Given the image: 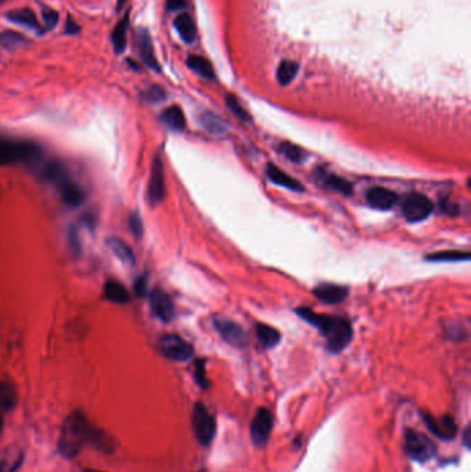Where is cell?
Returning a JSON list of instances; mask_svg holds the SVG:
<instances>
[{"label":"cell","instance_id":"cell-7","mask_svg":"<svg viewBox=\"0 0 471 472\" xmlns=\"http://www.w3.org/2000/svg\"><path fill=\"white\" fill-rule=\"evenodd\" d=\"M159 352L174 362H185L193 356V346L177 334H164L157 342Z\"/></svg>","mask_w":471,"mask_h":472},{"label":"cell","instance_id":"cell-34","mask_svg":"<svg viewBox=\"0 0 471 472\" xmlns=\"http://www.w3.org/2000/svg\"><path fill=\"white\" fill-rule=\"evenodd\" d=\"M41 22H43V29H47V30H51L57 22H58V12L52 8H43L41 10Z\"/></svg>","mask_w":471,"mask_h":472},{"label":"cell","instance_id":"cell-36","mask_svg":"<svg viewBox=\"0 0 471 472\" xmlns=\"http://www.w3.org/2000/svg\"><path fill=\"white\" fill-rule=\"evenodd\" d=\"M145 97H146V99L149 101V102H160V101H163L164 98H166V92H164V90L162 88V87H159V86H151L148 90H146V92H145Z\"/></svg>","mask_w":471,"mask_h":472},{"label":"cell","instance_id":"cell-23","mask_svg":"<svg viewBox=\"0 0 471 472\" xmlns=\"http://www.w3.org/2000/svg\"><path fill=\"white\" fill-rule=\"evenodd\" d=\"M200 124L202 127L214 135H220L224 134L228 130V124L224 119H221L220 116L211 113V112H204L200 115Z\"/></svg>","mask_w":471,"mask_h":472},{"label":"cell","instance_id":"cell-44","mask_svg":"<svg viewBox=\"0 0 471 472\" xmlns=\"http://www.w3.org/2000/svg\"><path fill=\"white\" fill-rule=\"evenodd\" d=\"M1 428H3V420H1V415H0V432H1Z\"/></svg>","mask_w":471,"mask_h":472},{"label":"cell","instance_id":"cell-42","mask_svg":"<svg viewBox=\"0 0 471 472\" xmlns=\"http://www.w3.org/2000/svg\"><path fill=\"white\" fill-rule=\"evenodd\" d=\"M124 3H126V0H116V8H117V10H122V7H123Z\"/></svg>","mask_w":471,"mask_h":472},{"label":"cell","instance_id":"cell-37","mask_svg":"<svg viewBox=\"0 0 471 472\" xmlns=\"http://www.w3.org/2000/svg\"><path fill=\"white\" fill-rule=\"evenodd\" d=\"M128 226H130V230L137 236V237H141L142 233H144V225H142V219L141 217L137 214V213H133L128 218Z\"/></svg>","mask_w":471,"mask_h":472},{"label":"cell","instance_id":"cell-10","mask_svg":"<svg viewBox=\"0 0 471 472\" xmlns=\"http://www.w3.org/2000/svg\"><path fill=\"white\" fill-rule=\"evenodd\" d=\"M214 327L220 333V335L232 346L243 348L247 344V334L240 324L227 317H214Z\"/></svg>","mask_w":471,"mask_h":472},{"label":"cell","instance_id":"cell-38","mask_svg":"<svg viewBox=\"0 0 471 472\" xmlns=\"http://www.w3.org/2000/svg\"><path fill=\"white\" fill-rule=\"evenodd\" d=\"M184 6H185L184 0H166V7L169 11L181 10Z\"/></svg>","mask_w":471,"mask_h":472},{"label":"cell","instance_id":"cell-12","mask_svg":"<svg viewBox=\"0 0 471 472\" xmlns=\"http://www.w3.org/2000/svg\"><path fill=\"white\" fill-rule=\"evenodd\" d=\"M149 305H151L153 315L164 323L171 322L175 316V308H174L173 299L162 288H155L151 291Z\"/></svg>","mask_w":471,"mask_h":472},{"label":"cell","instance_id":"cell-35","mask_svg":"<svg viewBox=\"0 0 471 472\" xmlns=\"http://www.w3.org/2000/svg\"><path fill=\"white\" fill-rule=\"evenodd\" d=\"M193 377L196 380V382L199 384V386L202 388H207L209 386V381L206 377V368H204V360L199 359L195 362V373Z\"/></svg>","mask_w":471,"mask_h":472},{"label":"cell","instance_id":"cell-5","mask_svg":"<svg viewBox=\"0 0 471 472\" xmlns=\"http://www.w3.org/2000/svg\"><path fill=\"white\" fill-rule=\"evenodd\" d=\"M405 451L406 454L419 462L428 461L435 454V444L434 442L424 433L406 429L405 431Z\"/></svg>","mask_w":471,"mask_h":472},{"label":"cell","instance_id":"cell-40","mask_svg":"<svg viewBox=\"0 0 471 472\" xmlns=\"http://www.w3.org/2000/svg\"><path fill=\"white\" fill-rule=\"evenodd\" d=\"M65 30H66V33H77L79 32V26L70 18H68L66 19V25H65Z\"/></svg>","mask_w":471,"mask_h":472},{"label":"cell","instance_id":"cell-20","mask_svg":"<svg viewBox=\"0 0 471 472\" xmlns=\"http://www.w3.org/2000/svg\"><path fill=\"white\" fill-rule=\"evenodd\" d=\"M104 297L115 304H127L130 299V294L127 288L116 282V280H108L104 286Z\"/></svg>","mask_w":471,"mask_h":472},{"label":"cell","instance_id":"cell-28","mask_svg":"<svg viewBox=\"0 0 471 472\" xmlns=\"http://www.w3.org/2000/svg\"><path fill=\"white\" fill-rule=\"evenodd\" d=\"M186 65L193 70L196 72L198 75H200L204 79H210L213 80L214 79V70H213V66L211 63L200 57V55H189L188 59H186Z\"/></svg>","mask_w":471,"mask_h":472},{"label":"cell","instance_id":"cell-19","mask_svg":"<svg viewBox=\"0 0 471 472\" xmlns=\"http://www.w3.org/2000/svg\"><path fill=\"white\" fill-rule=\"evenodd\" d=\"M127 32H128V12H126L124 17L115 25L110 33L112 46L117 54H120L126 48Z\"/></svg>","mask_w":471,"mask_h":472},{"label":"cell","instance_id":"cell-4","mask_svg":"<svg viewBox=\"0 0 471 472\" xmlns=\"http://www.w3.org/2000/svg\"><path fill=\"white\" fill-rule=\"evenodd\" d=\"M41 156V149L36 142L25 139L0 138V166L29 163Z\"/></svg>","mask_w":471,"mask_h":472},{"label":"cell","instance_id":"cell-9","mask_svg":"<svg viewBox=\"0 0 471 472\" xmlns=\"http://www.w3.org/2000/svg\"><path fill=\"white\" fill-rule=\"evenodd\" d=\"M148 200L151 204H157L163 201L166 196V181H164V168L163 161L159 156L153 159L152 167H151V175L148 182V192H146Z\"/></svg>","mask_w":471,"mask_h":472},{"label":"cell","instance_id":"cell-25","mask_svg":"<svg viewBox=\"0 0 471 472\" xmlns=\"http://www.w3.org/2000/svg\"><path fill=\"white\" fill-rule=\"evenodd\" d=\"M174 26L185 43H192L195 40L196 28L192 18L188 14H180L174 21Z\"/></svg>","mask_w":471,"mask_h":472},{"label":"cell","instance_id":"cell-21","mask_svg":"<svg viewBox=\"0 0 471 472\" xmlns=\"http://www.w3.org/2000/svg\"><path fill=\"white\" fill-rule=\"evenodd\" d=\"M163 123L174 130V131H182L185 128V116H184V112L181 110L180 106L177 105H173V106H169L166 108L162 115H160Z\"/></svg>","mask_w":471,"mask_h":472},{"label":"cell","instance_id":"cell-14","mask_svg":"<svg viewBox=\"0 0 471 472\" xmlns=\"http://www.w3.org/2000/svg\"><path fill=\"white\" fill-rule=\"evenodd\" d=\"M399 200V196L387 188L374 186L370 188L366 193V201L376 210H390L392 208Z\"/></svg>","mask_w":471,"mask_h":472},{"label":"cell","instance_id":"cell-8","mask_svg":"<svg viewBox=\"0 0 471 472\" xmlns=\"http://www.w3.org/2000/svg\"><path fill=\"white\" fill-rule=\"evenodd\" d=\"M434 210L432 201L423 193L412 192L405 197L402 204V213L407 222L416 224L427 219Z\"/></svg>","mask_w":471,"mask_h":472},{"label":"cell","instance_id":"cell-43","mask_svg":"<svg viewBox=\"0 0 471 472\" xmlns=\"http://www.w3.org/2000/svg\"><path fill=\"white\" fill-rule=\"evenodd\" d=\"M0 472H6V468H4V464L0 462Z\"/></svg>","mask_w":471,"mask_h":472},{"label":"cell","instance_id":"cell-18","mask_svg":"<svg viewBox=\"0 0 471 472\" xmlns=\"http://www.w3.org/2000/svg\"><path fill=\"white\" fill-rule=\"evenodd\" d=\"M7 19L10 22H14V23H18V25H22L25 28H29V29H33L36 30L37 33H41L43 32V26L39 23L36 15L33 14L32 10L29 8H21V10H14V11H10L7 14Z\"/></svg>","mask_w":471,"mask_h":472},{"label":"cell","instance_id":"cell-33","mask_svg":"<svg viewBox=\"0 0 471 472\" xmlns=\"http://www.w3.org/2000/svg\"><path fill=\"white\" fill-rule=\"evenodd\" d=\"M225 102H227V106L231 109V112H232L239 120L246 121V123L251 121L250 115L246 112V109L239 104V101H238L233 95H231V94L227 95V97H225Z\"/></svg>","mask_w":471,"mask_h":472},{"label":"cell","instance_id":"cell-3","mask_svg":"<svg viewBox=\"0 0 471 472\" xmlns=\"http://www.w3.org/2000/svg\"><path fill=\"white\" fill-rule=\"evenodd\" d=\"M41 175L58 189V193L65 204L76 207L83 203L86 197L84 190L70 178L64 164L59 161H50L43 166Z\"/></svg>","mask_w":471,"mask_h":472},{"label":"cell","instance_id":"cell-24","mask_svg":"<svg viewBox=\"0 0 471 472\" xmlns=\"http://www.w3.org/2000/svg\"><path fill=\"white\" fill-rule=\"evenodd\" d=\"M320 181L325 184V186H327L329 189H333L338 193H343L345 196H349L352 193V185L349 181H347L345 178L333 174V173H323L320 175Z\"/></svg>","mask_w":471,"mask_h":472},{"label":"cell","instance_id":"cell-45","mask_svg":"<svg viewBox=\"0 0 471 472\" xmlns=\"http://www.w3.org/2000/svg\"><path fill=\"white\" fill-rule=\"evenodd\" d=\"M84 472H101V471H95V469H87V471H84Z\"/></svg>","mask_w":471,"mask_h":472},{"label":"cell","instance_id":"cell-15","mask_svg":"<svg viewBox=\"0 0 471 472\" xmlns=\"http://www.w3.org/2000/svg\"><path fill=\"white\" fill-rule=\"evenodd\" d=\"M312 291L318 299L326 304H338L348 297V288L334 283H320Z\"/></svg>","mask_w":471,"mask_h":472},{"label":"cell","instance_id":"cell-2","mask_svg":"<svg viewBox=\"0 0 471 472\" xmlns=\"http://www.w3.org/2000/svg\"><path fill=\"white\" fill-rule=\"evenodd\" d=\"M90 435L91 429L87 418L80 411L69 414L62 425V431L59 435V453L65 457H75L77 453H80Z\"/></svg>","mask_w":471,"mask_h":472},{"label":"cell","instance_id":"cell-39","mask_svg":"<svg viewBox=\"0 0 471 472\" xmlns=\"http://www.w3.org/2000/svg\"><path fill=\"white\" fill-rule=\"evenodd\" d=\"M134 290H135V293L138 295H144L145 294V291H146V280H145V277H138L137 279Z\"/></svg>","mask_w":471,"mask_h":472},{"label":"cell","instance_id":"cell-30","mask_svg":"<svg viewBox=\"0 0 471 472\" xmlns=\"http://www.w3.org/2000/svg\"><path fill=\"white\" fill-rule=\"evenodd\" d=\"M297 70H298V65L296 62L282 61L278 66V70H276V79H278L279 84L287 86L294 79V76L297 75Z\"/></svg>","mask_w":471,"mask_h":472},{"label":"cell","instance_id":"cell-31","mask_svg":"<svg viewBox=\"0 0 471 472\" xmlns=\"http://www.w3.org/2000/svg\"><path fill=\"white\" fill-rule=\"evenodd\" d=\"M26 43V37L18 32L6 30L0 33V46L7 50H15Z\"/></svg>","mask_w":471,"mask_h":472},{"label":"cell","instance_id":"cell-11","mask_svg":"<svg viewBox=\"0 0 471 472\" xmlns=\"http://www.w3.org/2000/svg\"><path fill=\"white\" fill-rule=\"evenodd\" d=\"M272 414L268 409L260 407L250 424V436L256 446H264L272 431Z\"/></svg>","mask_w":471,"mask_h":472},{"label":"cell","instance_id":"cell-22","mask_svg":"<svg viewBox=\"0 0 471 472\" xmlns=\"http://www.w3.org/2000/svg\"><path fill=\"white\" fill-rule=\"evenodd\" d=\"M256 335L260 344L265 348H273L280 341V333L265 323H257L256 324Z\"/></svg>","mask_w":471,"mask_h":472},{"label":"cell","instance_id":"cell-41","mask_svg":"<svg viewBox=\"0 0 471 472\" xmlns=\"http://www.w3.org/2000/svg\"><path fill=\"white\" fill-rule=\"evenodd\" d=\"M470 432H471V429H470V426H467L465 429H464V433H463V442H464V444L467 446V447H470Z\"/></svg>","mask_w":471,"mask_h":472},{"label":"cell","instance_id":"cell-17","mask_svg":"<svg viewBox=\"0 0 471 472\" xmlns=\"http://www.w3.org/2000/svg\"><path fill=\"white\" fill-rule=\"evenodd\" d=\"M265 173H267V177L268 179L272 182V184H276L282 188H286V189H290L293 192H302L304 190V186L293 177H290L287 173H285L283 170H280L276 164L273 163H268L267 167H265Z\"/></svg>","mask_w":471,"mask_h":472},{"label":"cell","instance_id":"cell-1","mask_svg":"<svg viewBox=\"0 0 471 472\" xmlns=\"http://www.w3.org/2000/svg\"><path fill=\"white\" fill-rule=\"evenodd\" d=\"M296 313L316 327L327 340V349L330 352H341L352 340V326L344 317H336L322 313H315L312 309L301 306L296 309Z\"/></svg>","mask_w":471,"mask_h":472},{"label":"cell","instance_id":"cell-13","mask_svg":"<svg viewBox=\"0 0 471 472\" xmlns=\"http://www.w3.org/2000/svg\"><path fill=\"white\" fill-rule=\"evenodd\" d=\"M423 420L425 425L428 426V429L441 439H445V440L452 439L457 432L456 422L450 415H442L436 418L431 415L430 413H423Z\"/></svg>","mask_w":471,"mask_h":472},{"label":"cell","instance_id":"cell-26","mask_svg":"<svg viewBox=\"0 0 471 472\" xmlns=\"http://www.w3.org/2000/svg\"><path fill=\"white\" fill-rule=\"evenodd\" d=\"M18 395L15 388L6 381H0V413L10 411L15 407Z\"/></svg>","mask_w":471,"mask_h":472},{"label":"cell","instance_id":"cell-29","mask_svg":"<svg viewBox=\"0 0 471 472\" xmlns=\"http://www.w3.org/2000/svg\"><path fill=\"white\" fill-rule=\"evenodd\" d=\"M470 258L468 251H457V250H445L436 251L425 255L427 261L432 262H456V261H467Z\"/></svg>","mask_w":471,"mask_h":472},{"label":"cell","instance_id":"cell-16","mask_svg":"<svg viewBox=\"0 0 471 472\" xmlns=\"http://www.w3.org/2000/svg\"><path fill=\"white\" fill-rule=\"evenodd\" d=\"M137 47H138V52H140V57L144 61V63L148 68H151L152 70L159 72L160 66H159V62H157V59L155 57V51H153L151 36L144 29L138 30V33H137Z\"/></svg>","mask_w":471,"mask_h":472},{"label":"cell","instance_id":"cell-6","mask_svg":"<svg viewBox=\"0 0 471 472\" xmlns=\"http://www.w3.org/2000/svg\"><path fill=\"white\" fill-rule=\"evenodd\" d=\"M192 428L200 444H210L215 435V421L202 403H195L192 409Z\"/></svg>","mask_w":471,"mask_h":472},{"label":"cell","instance_id":"cell-27","mask_svg":"<svg viewBox=\"0 0 471 472\" xmlns=\"http://www.w3.org/2000/svg\"><path fill=\"white\" fill-rule=\"evenodd\" d=\"M108 246L110 248V251L124 264L133 265L134 264V253L131 251V248L128 247L127 243H124L123 240L117 239V237H112L108 240Z\"/></svg>","mask_w":471,"mask_h":472},{"label":"cell","instance_id":"cell-32","mask_svg":"<svg viewBox=\"0 0 471 472\" xmlns=\"http://www.w3.org/2000/svg\"><path fill=\"white\" fill-rule=\"evenodd\" d=\"M279 150L293 163H301L305 157V150L293 142H282Z\"/></svg>","mask_w":471,"mask_h":472}]
</instances>
